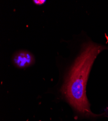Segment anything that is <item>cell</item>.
<instances>
[{"label": "cell", "instance_id": "6da1fadb", "mask_svg": "<svg viewBox=\"0 0 108 121\" xmlns=\"http://www.w3.org/2000/svg\"><path fill=\"white\" fill-rule=\"evenodd\" d=\"M107 48L92 42L84 44L68 72L62 92L77 112L87 116H95L90 110L86 87L92 66L97 55Z\"/></svg>", "mask_w": 108, "mask_h": 121}, {"label": "cell", "instance_id": "7a4b0ae2", "mask_svg": "<svg viewBox=\"0 0 108 121\" xmlns=\"http://www.w3.org/2000/svg\"><path fill=\"white\" fill-rule=\"evenodd\" d=\"M13 62L17 67L24 68L33 65L35 62V58L30 52L22 50L14 54L13 57Z\"/></svg>", "mask_w": 108, "mask_h": 121}, {"label": "cell", "instance_id": "3957f363", "mask_svg": "<svg viewBox=\"0 0 108 121\" xmlns=\"http://www.w3.org/2000/svg\"><path fill=\"white\" fill-rule=\"evenodd\" d=\"M34 3L38 5H41L43 4L46 1H45V0H38V1H34Z\"/></svg>", "mask_w": 108, "mask_h": 121}]
</instances>
